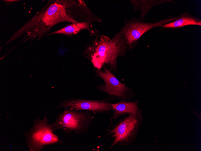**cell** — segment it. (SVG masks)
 <instances>
[{
	"mask_svg": "<svg viewBox=\"0 0 201 151\" xmlns=\"http://www.w3.org/2000/svg\"><path fill=\"white\" fill-rule=\"evenodd\" d=\"M180 16L171 17L153 23L142 22L133 18L126 22L121 31L128 48H131L133 45L150 29L155 27L163 26L169 22L176 20Z\"/></svg>",
	"mask_w": 201,
	"mask_h": 151,
	"instance_id": "5b68a950",
	"label": "cell"
},
{
	"mask_svg": "<svg viewBox=\"0 0 201 151\" xmlns=\"http://www.w3.org/2000/svg\"><path fill=\"white\" fill-rule=\"evenodd\" d=\"M104 71L95 69L97 75L101 78L104 83L96 88L118 99L128 101L133 96L132 90L128 86L121 83L108 69L103 67Z\"/></svg>",
	"mask_w": 201,
	"mask_h": 151,
	"instance_id": "8992f818",
	"label": "cell"
},
{
	"mask_svg": "<svg viewBox=\"0 0 201 151\" xmlns=\"http://www.w3.org/2000/svg\"><path fill=\"white\" fill-rule=\"evenodd\" d=\"M176 20L165 24L163 26L165 28H177L188 25L201 26V20L197 18L188 15V14H182Z\"/></svg>",
	"mask_w": 201,
	"mask_h": 151,
	"instance_id": "30bf717a",
	"label": "cell"
},
{
	"mask_svg": "<svg viewBox=\"0 0 201 151\" xmlns=\"http://www.w3.org/2000/svg\"><path fill=\"white\" fill-rule=\"evenodd\" d=\"M93 118L91 112L67 108L59 114L51 124L54 130L60 129L66 133L79 134L88 130Z\"/></svg>",
	"mask_w": 201,
	"mask_h": 151,
	"instance_id": "277c9868",
	"label": "cell"
},
{
	"mask_svg": "<svg viewBox=\"0 0 201 151\" xmlns=\"http://www.w3.org/2000/svg\"><path fill=\"white\" fill-rule=\"evenodd\" d=\"M45 115L42 120L37 117L28 131H23L30 151H41L46 146L63 142L54 133V131Z\"/></svg>",
	"mask_w": 201,
	"mask_h": 151,
	"instance_id": "7a4b0ae2",
	"label": "cell"
},
{
	"mask_svg": "<svg viewBox=\"0 0 201 151\" xmlns=\"http://www.w3.org/2000/svg\"><path fill=\"white\" fill-rule=\"evenodd\" d=\"M163 0H130L136 10L141 11L140 19L143 20L147 12L153 6L161 3Z\"/></svg>",
	"mask_w": 201,
	"mask_h": 151,
	"instance_id": "8fae6325",
	"label": "cell"
},
{
	"mask_svg": "<svg viewBox=\"0 0 201 151\" xmlns=\"http://www.w3.org/2000/svg\"><path fill=\"white\" fill-rule=\"evenodd\" d=\"M137 101L129 102L122 100L121 102L115 103H112L113 119L128 114H141L139 109Z\"/></svg>",
	"mask_w": 201,
	"mask_h": 151,
	"instance_id": "ba28073f",
	"label": "cell"
},
{
	"mask_svg": "<svg viewBox=\"0 0 201 151\" xmlns=\"http://www.w3.org/2000/svg\"><path fill=\"white\" fill-rule=\"evenodd\" d=\"M142 121L139 114L126 115L118 121L106 135L113 139L110 150L115 146L127 147L133 143Z\"/></svg>",
	"mask_w": 201,
	"mask_h": 151,
	"instance_id": "3957f363",
	"label": "cell"
},
{
	"mask_svg": "<svg viewBox=\"0 0 201 151\" xmlns=\"http://www.w3.org/2000/svg\"><path fill=\"white\" fill-rule=\"evenodd\" d=\"M128 48L120 31L112 39L104 35H97L85 52L95 69H101L105 65L115 69L117 58L124 56Z\"/></svg>",
	"mask_w": 201,
	"mask_h": 151,
	"instance_id": "6da1fadb",
	"label": "cell"
},
{
	"mask_svg": "<svg viewBox=\"0 0 201 151\" xmlns=\"http://www.w3.org/2000/svg\"><path fill=\"white\" fill-rule=\"evenodd\" d=\"M108 101V99L97 100L72 98L63 101L56 108L65 107L95 113L106 114L113 111L112 103Z\"/></svg>",
	"mask_w": 201,
	"mask_h": 151,
	"instance_id": "52a82bcc",
	"label": "cell"
},
{
	"mask_svg": "<svg viewBox=\"0 0 201 151\" xmlns=\"http://www.w3.org/2000/svg\"><path fill=\"white\" fill-rule=\"evenodd\" d=\"M84 29L88 30L91 36L98 35H97L98 31L93 28L91 24L86 22H82L72 23L60 30L49 33L47 35L56 34L73 35L78 34Z\"/></svg>",
	"mask_w": 201,
	"mask_h": 151,
	"instance_id": "9c48e42d",
	"label": "cell"
}]
</instances>
